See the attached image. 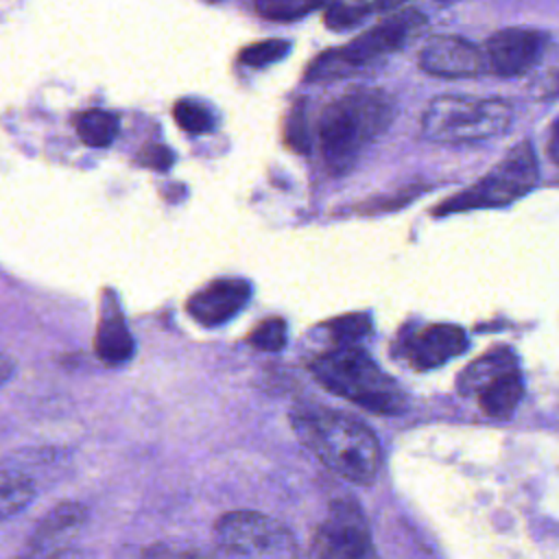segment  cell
<instances>
[{"instance_id": "22", "label": "cell", "mask_w": 559, "mask_h": 559, "mask_svg": "<svg viewBox=\"0 0 559 559\" xmlns=\"http://www.w3.org/2000/svg\"><path fill=\"white\" fill-rule=\"evenodd\" d=\"M288 50H290V41L271 37V39H262V41L245 46L238 55V61L247 68H264V66H271V63L284 59Z\"/></svg>"}, {"instance_id": "25", "label": "cell", "mask_w": 559, "mask_h": 559, "mask_svg": "<svg viewBox=\"0 0 559 559\" xmlns=\"http://www.w3.org/2000/svg\"><path fill=\"white\" fill-rule=\"evenodd\" d=\"M286 142L295 151H308V133H306V118H304V100L295 103L290 116L286 118Z\"/></svg>"}, {"instance_id": "32", "label": "cell", "mask_w": 559, "mask_h": 559, "mask_svg": "<svg viewBox=\"0 0 559 559\" xmlns=\"http://www.w3.org/2000/svg\"><path fill=\"white\" fill-rule=\"evenodd\" d=\"M205 2H212V4H214V2H221V0H205Z\"/></svg>"}, {"instance_id": "19", "label": "cell", "mask_w": 559, "mask_h": 559, "mask_svg": "<svg viewBox=\"0 0 559 559\" xmlns=\"http://www.w3.org/2000/svg\"><path fill=\"white\" fill-rule=\"evenodd\" d=\"M173 118L179 124V129H183L186 133L192 135H201V133H210L214 129V114L207 105L192 100V98H181L175 103L173 107Z\"/></svg>"}, {"instance_id": "23", "label": "cell", "mask_w": 559, "mask_h": 559, "mask_svg": "<svg viewBox=\"0 0 559 559\" xmlns=\"http://www.w3.org/2000/svg\"><path fill=\"white\" fill-rule=\"evenodd\" d=\"M249 343L262 352L282 349L286 343V323L282 319H266L258 323L249 334Z\"/></svg>"}, {"instance_id": "1", "label": "cell", "mask_w": 559, "mask_h": 559, "mask_svg": "<svg viewBox=\"0 0 559 559\" xmlns=\"http://www.w3.org/2000/svg\"><path fill=\"white\" fill-rule=\"evenodd\" d=\"M393 116L395 103L382 90L356 87L328 103L317 120V146L325 170L334 177L349 173L389 129Z\"/></svg>"}, {"instance_id": "29", "label": "cell", "mask_w": 559, "mask_h": 559, "mask_svg": "<svg viewBox=\"0 0 559 559\" xmlns=\"http://www.w3.org/2000/svg\"><path fill=\"white\" fill-rule=\"evenodd\" d=\"M546 96H559V72H555L546 85Z\"/></svg>"}, {"instance_id": "14", "label": "cell", "mask_w": 559, "mask_h": 559, "mask_svg": "<svg viewBox=\"0 0 559 559\" xmlns=\"http://www.w3.org/2000/svg\"><path fill=\"white\" fill-rule=\"evenodd\" d=\"M94 347H96L98 358L105 362H122L131 356L133 338H131V334L124 325V319L116 306H109L107 312H103L98 330H96Z\"/></svg>"}, {"instance_id": "7", "label": "cell", "mask_w": 559, "mask_h": 559, "mask_svg": "<svg viewBox=\"0 0 559 559\" xmlns=\"http://www.w3.org/2000/svg\"><path fill=\"white\" fill-rule=\"evenodd\" d=\"M216 539L229 559H295L297 542L277 520L255 511L225 513Z\"/></svg>"}, {"instance_id": "12", "label": "cell", "mask_w": 559, "mask_h": 559, "mask_svg": "<svg viewBox=\"0 0 559 559\" xmlns=\"http://www.w3.org/2000/svg\"><path fill=\"white\" fill-rule=\"evenodd\" d=\"M249 295L245 280H216L188 301V312L203 325H221L245 308Z\"/></svg>"}, {"instance_id": "5", "label": "cell", "mask_w": 559, "mask_h": 559, "mask_svg": "<svg viewBox=\"0 0 559 559\" xmlns=\"http://www.w3.org/2000/svg\"><path fill=\"white\" fill-rule=\"evenodd\" d=\"M513 120V109L500 98L437 96L421 116V135L437 144H476L502 135Z\"/></svg>"}, {"instance_id": "11", "label": "cell", "mask_w": 559, "mask_h": 559, "mask_svg": "<svg viewBox=\"0 0 559 559\" xmlns=\"http://www.w3.org/2000/svg\"><path fill=\"white\" fill-rule=\"evenodd\" d=\"M87 511L79 502H61L55 507L28 537L20 559H46L72 548V542L85 524Z\"/></svg>"}, {"instance_id": "17", "label": "cell", "mask_w": 559, "mask_h": 559, "mask_svg": "<svg viewBox=\"0 0 559 559\" xmlns=\"http://www.w3.org/2000/svg\"><path fill=\"white\" fill-rule=\"evenodd\" d=\"M74 129L83 144L92 148H105L116 140L120 124L118 118L107 109H87L76 118Z\"/></svg>"}, {"instance_id": "4", "label": "cell", "mask_w": 559, "mask_h": 559, "mask_svg": "<svg viewBox=\"0 0 559 559\" xmlns=\"http://www.w3.org/2000/svg\"><path fill=\"white\" fill-rule=\"evenodd\" d=\"M428 26V20L417 9H402L384 17L356 39L345 46L323 50L306 68L304 81L308 83H328L347 79L376 61L406 48L419 33Z\"/></svg>"}, {"instance_id": "30", "label": "cell", "mask_w": 559, "mask_h": 559, "mask_svg": "<svg viewBox=\"0 0 559 559\" xmlns=\"http://www.w3.org/2000/svg\"><path fill=\"white\" fill-rule=\"evenodd\" d=\"M46 559H83L74 548H68V550H63V552H57V555H52V557H46Z\"/></svg>"}, {"instance_id": "2", "label": "cell", "mask_w": 559, "mask_h": 559, "mask_svg": "<svg viewBox=\"0 0 559 559\" xmlns=\"http://www.w3.org/2000/svg\"><path fill=\"white\" fill-rule=\"evenodd\" d=\"M290 426L297 439L334 474L358 485L376 478L382 461L380 443L356 417L310 406L293 411Z\"/></svg>"}, {"instance_id": "3", "label": "cell", "mask_w": 559, "mask_h": 559, "mask_svg": "<svg viewBox=\"0 0 559 559\" xmlns=\"http://www.w3.org/2000/svg\"><path fill=\"white\" fill-rule=\"evenodd\" d=\"M310 371L328 391L365 411L397 415L406 408L402 386L358 347L341 345L330 349L310 362Z\"/></svg>"}, {"instance_id": "28", "label": "cell", "mask_w": 559, "mask_h": 559, "mask_svg": "<svg viewBox=\"0 0 559 559\" xmlns=\"http://www.w3.org/2000/svg\"><path fill=\"white\" fill-rule=\"evenodd\" d=\"M404 2L408 0H371L376 11H393V9H400Z\"/></svg>"}, {"instance_id": "20", "label": "cell", "mask_w": 559, "mask_h": 559, "mask_svg": "<svg viewBox=\"0 0 559 559\" xmlns=\"http://www.w3.org/2000/svg\"><path fill=\"white\" fill-rule=\"evenodd\" d=\"M330 0H253V7L258 15L264 20H275V22H290L299 20L314 9L323 7Z\"/></svg>"}, {"instance_id": "15", "label": "cell", "mask_w": 559, "mask_h": 559, "mask_svg": "<svg viewBox=\"0 0 559 559\" xmlns=\"http://www.w3.org/2000/svg\"><path fill=\"white\" fill-rule=\"evenodd\" d=\"M513 369H518L515 356L509 349H493L463 369L459 378V391L463 395H478L485 386Z\"/></svg>"}, {"instance_id": "18", "label": "cell", "mask_w": 559, "mask_h": 559, "mask_svg": "<svg viewBox=\"0 0 559 559\" xmlns=\"http://www.w3.org/2000/svg\"><path fill=\"white\" fill-rule=\"evenodd\" d=\"M33 493H35L33 480L26 474H22L20 469H11L9 465H4V469H2V515L11 518L15 511H20L22 507L28 504Z\"/></svg>"}, {"instance_id": "16", "label": "cell", "mask_w": 559, "mask_h": 559, "mask_svg": "<svg viewBox=\"0 0 559 559\" xmlns=\"http://www.w3.org/2000/svg\"><path fill=\"white\" fill-rule=\"evenodd\" d=\"M524 384L518 369L500 376L489 386H485L476 397L485 415L489 417H507L522 400Z\"/></svg>"}, {"instance_id": "24", "label": "cell", "mask_w": 559, "mask_h": 559, "mask_svg": "<svg viewBox=\"0 0 559 559\" xmlns=\"http://www.w3.org/2000/svg\"><path fill=\"white\" fill-rule=\"evenodd\" d=\"M330 334L341 343V345H349L356 338H362L365 334H369L371 323L367 314H345L338 317L334 321L328 323Z\"/></svg>"}, {"instance_id": "13", "label": "cell", "mask_w": 559, "mask_h": 559, "mask_svg": "<svg viewBox=\"0 0 559 559\" xmlns=\"http://www.w3.org/2000/svg\"><path fill=\"white\" fill-rule=\"evenodd\" d=\"M467 349V336L461 328L450 323H435L424 328L406 343V356L417 369H435Z\"/></svg>"}, {"instance_id": "9", "label": "cell", "mask_w": 559, "mask_h": 559, "mask_svg": "<svg viewBox=\"0 0 559 559\" xmlns=\"http://www.w3.org/2000/svg\"><path fill=\"white\" fill-rule=\"evenodd\" d=\"M548 46V33L526 26H511L496 31L485 41L483 52L489 72H493L496 76L511 79L533 70L544 59Z\"/></svg>"}, {"instance_id": "31", "label": "cell", "mask_w": 559, "mask_h": 559, "mask_svg": "<svg viewBox=\"0 0 559 559\" xmlns=\"http://www.w3.org/2000/svg\"><path fill=\"white\" fill-rule=\"evenodd\" d=\"M437 2H441V4H448V2H456V0H437Z\"/></svg>"}, {"instance_id": "27", "label": "cell", "mask_w": 559, "mask_h": 559, "mask_svg": "<svg viewBox=\"0 0 559 559\" xmlns=\"http://www.w3.org/2000/svg\"><path fill=\"white\" fill-rule=\"evenodd\" d=\"M548 157L555 166H559V116L552 120V127L548 131Z\"/></svg>"}, {"instance_id": "6", "label": "cell", "mask_w": 559, "mask_h": 559, "mask_svg": "<svg viewBox=\"0 0 559 559\" xmlns=\"http://www.w3.org/2000/svg\"><path fill=\"white\" fill-rule=\"evenodd\" d=\"M537 183V159L531 142L513 146L480 181L439 205L437 214L476 207H500L524 197Z\"/></svg>"}, {"instance_id": "26", "label": "cell", "mask_w": 559, "mask_h": 559, "mask_svg": "<svg viewBox=\"0 0 559 559\" xmlns=\"http://www.w3.org/2000/svg\"><path fill=\"white\" fill-rule=\"evenodd\" d=\"M138 159H140V164H144V166H148V168L166 170V168L173 164L175 155H173L170 148L164 146V144H148V146H144V151L138 155Z\"/></svg>"}, {"instance_id": "10", "label": "cell", "mask_w": 559, "mask_h": 559, "mask_svg": "<svg viewBox=\"0 0 559 559\" xmlns=\"http://www.w3.org/2000/svg\"><path fill=\"white\" fill-rule=\"evenodd\" d=\"M419 68L439 79H472L487 70L485 52L459 35H435L419 50Z\"/></svg>"}, {"instance_id": "21", "label": "cell", "mask_w": 559, "mask_h": 559, "mask_svg": "<svg viewBox=\"0 0 559 559\" xmlns=\"http://www.w3.org/2000/svg\"><path fill=\"white\" fill-rule=\"evenodd\" d=\"M371 9L373 4H369L367 0H332L323 15V22L332 31H349L360 24Z\"/></svg>"}, {"instance_id": "8", "label": "cell", "mask_w": 559, "mask_h": 559, "mask_svg": "<svg viewBox=\"0 0 559 559\" xmlns=\"http://www.w3.org/2000/svg\"><path fill=\"white\" fill-rule=\"evenodd\" d=\"M312 559H378L369 526L354 502H334L319 526Z\"/></svg>"}]
</instances>
